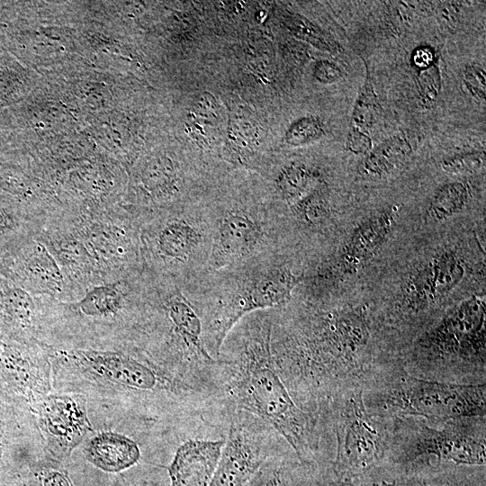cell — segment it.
<instances>
[{
  "instance_id": "6da1fadb",
  "label": "cell",
  "mask_w": 486,
  "mask_h": 486,
  "mask_svg": "<svg viewBox=\"0 0 486 486\" xmlns=\"http://www.w3.org/2000/svg\"><path fill=\"white\" fill-rule=\"evenodd\" d=\"M373 330L360 309L272 310V356L296 404L315 415L334 397L364 391L401 366L398 355L376 346Z\"/></svg>"
},
{
  "instance_id": "7a4b0ae2",
  "label": "cell",
  "mask_w": 486,
  "mask_h": 486,
  "mask_svg": "<svg viewBox=\"0 0 486 486\" xmlns=\"http://www.w3.org/2000/svg\"><path fill=\"white\" fill-rule=\"evenodd\" d=\"M53 390L84 395L107 417L158 419L187 390L185 382L134 346H48Z\"/></svg>"
},
{
  "instance_id": "3957f363",
  "label": "cell",
  "mask_w": 486,
  "mask_h": 486,
  "mask_svg": "<svg viewBox=\"0 0 486 486\" xmlns=\"http://www.w3.org/2000/svg\"><path fill=\"white\" fill-rule=\"evenodd\" d=\"M271 310L244 316L223 341L218 360L229 372L227 392L236 406L269 425L299 462L316 472L317 417L296 404L276 370L271 349Z\"/></svg>"
},
{
  "instance_id": "277c9868",
  "label": "cell",
  "mask_w": 486,
  "mask_h": 486,
  "mask_svg": "<svg viewBox=\"0 0 486 486\" xmlns=\"http://www.w3.org/2000/svg\"><path fill=\"white\" fill-rule=\"evenodd\" d=\"M289 256L285 250L263 254L232 266L208 269L181 284L200 315L205 348L215 360L244 316L291 302L304 273Z\"/></svg>"
},
{
  "instance_id": "5b68a950",
  "label": "cell",
  "mask_w": 486,
  "mask_h": 486,
  "mask_svg": "<svg viewBox=\"0 0 486 486\" xmlns=\"http://www.w3.org/2000/svg\"><path fill=\"white\" fill-rule=\"evenodd\" d=\"M320 431V486H356L364 473L387 461L392 418L369 413L363 391L345 392L316 413Z\"/></svg>"
},
{
  "instance_id": "8992f818",
  "label": "cell",
  "mask_w": 486,
  "mask_h": 486,
  "mask_svg": "<svg viewBox=\"0 0 486 486\" xmlns=\"http://www.w3.org/2000/svg\"><path fill=\"white\" fill-rule=\"evenodd\" d=\"M144 288L129 345L184 379L191 366L215 365L202 339L200 315L182 285L143 271Z\"/></svg>"
},
{
  "instance_id": "52a82bcc",
  "label": "cell",
  "mask_w": 486,
  "mask_h": 486,
  "mask_svg": "<svg viewBox=\"0 0 486 486\" xmlns=\"http://www.w3.org/2000/svg\"><path fill=\"white\" fill-rule=\"evenodd\" d=\"M401 363L425 380L486 383L485 301L472 297L446 311L408 345Z\"/></svg>"
},
{
  "instance_id": "ba28073f",
  "label": "cell",
  "mask_w": 486,
  "mask_h": 486,
  "mask_svg": "<svg viewBox=\"0 0 486 486\" xmlns=\"http://www.w3.org/2000/svg\"><path fill=\"white\" fill-rule=\"evenodd\" d=\"M137 215L144 272L183 284L210 269L212 232L202 202Z\"/></svg>"
},
{
  "instance_id": "9c48e42d",
  "label": "cell",
  "mask_w": 486,
  "mask_h": 486,
  "mask_svg": "<svg viewBox=\"0 0 486 486\" xmlns=\"http://www.w3.org/2000/svg\"><path fill=\"white\" fill-rule=\"evenodd\" d=\"M201 202L212 232L210 269L284 249L281 225L266 196L238 188Z\"/></svg>"
},
{
  "instance_id": "30bf717a",
  "label": "cell",
  "mask_w": 486,
  "mask_h": 486,
  "mask_svg": "<svg viewBox=\"0 0 486 486\" xmlns=\"http://www.w3.org/2000/svg\"><path fill=\"white\" fill-rule=\"evenodd\" d=\"M366 410L377 417L446 420L486 417V383L456 384L418 378L403 365L363 391Z\"/></svg>"
},
{
  "instance_id": "8fae6325",
  "label": "cell",
  "mask_w": 486,
  "mask_h": 486,
  "mask_svg": "<svg viewBox=\"0 0 486 486\" xmlns=\"http://www.w3.org/2000/svg\"><path fill=\"white\" fill-rule=\"evenodd\" d=\"M387 461L403 470L428 464L486 465V417L392 418Z\"/></svg>"
},
{
  "instance_id": "7c38bea8",
  "label": "cell",
  "mask_w": 486,
  "mask_h": 486,
  "mask_svg": "<svg viewBox=\"0 0 486 486\" xmlns=\"http://www.w3.org/2000/svg\"><path fill=\"white\" fill-rule=\"evenodd\" d=\"M48 455L68 464L74 450L94 432L86 398L53 391L29 408Z\"/></svg>"
},
{
  "instance_id": "4fadbf2b",
  "label": "cell",
  "mask_w": 486,
  "mask_h": 486,
  "mask_svg": "<svg viewBox=\"0 0 486 486\" xmlns=\"http://www.w3.org/2000/svg\"><path fill=\"white\" fill-rule=\"evenodd\" d=\"M52 369L46 346L0 338V400L29 410L53 392Z\"/></svg>"
},
{
  "instance_id": "5bb4252c",
  "label": "cell",
  "mask_w": 486,
  "mask_h": 486,
  "mask_svg": "<svg viewBox=\"0 0 486 486\" xmlns=\"http://www.w3.org/2000/svg\"><path fill=\"white\" fill-rule=\"evenodd\" d=\"M52 301L21 284H4L0 287V333L20 343L47 346Z\"/></svg>"
},
{
  "instance_id": "9a60e30c",
  "label": "cell",
  "mask_w": 486,
  "mask_h": 486,
  "mask_svg": "<svg viewBox=\"0 0 486 486\" xmlns=\"http://www.w3.org/2000/svg\"><path fill=\"white\" fill-rule=\"evenodd\" d=\"M45 453L29 410L0 400V482L19 476L31 461Z\"/></svg>"
},
{
  "instance_id": "2e32d148",
  "label": "cell",
  "mask_w": 486,
  "mask_h": 486,
  "mask_svg": "<svg viewBox=\"0 0 486 486\" xmlns=\"http://www.w3.org/2000/svg\"><path fill=\"white\" fill-rule=\"evenodd\" d=\"M234 418L209 486H247L268 458L263 453L255 418Z\"/></svg>"
},
{
  "instance_id": "e0dca14e",
  "label": "cell",
  "mask_w": 486,
  "mask_h": 486,
  "mask_svg": "<svg viewBox=\"0 0 486 486\" xmlns=\"http://www.w3.org/2000/svg\"><path fill=\"white\" fill-rule=\"evenodd\" d=\"M16 263L19 284L31 292L60 302L78 297L57 259L37 234L24 240Z\"/></svg>"
},
{
  "instance_id": "ac0fdd59",
  "label": "cell",
  "mask_w": 486,
  "mask_h": 486,
  "mask_svg": "<svg viewBox=\"0 0 486 486\" xmlns=\"http://www.w3.org/2000/svg\"><path fill=\"white\" fill-rule=\"evenodd\" d=\"M224 444L209 439L184 442L167 467L171 486H209Z\"/></svg>"
},
{
  "instance_id": "d6986e66",
  "label": "cell",
  "mask_w": 486,
  "mask_h": 486,
  "mask_svg": "<svg viewBox=\"0 0 486 486\" xmlns=\"http://www.w3.org/2000/svg\"><path fill=\"white\" fill-rule=\"evenodd\" d=\"M396 223V211L387 209L357 224L340 252V264L346 272H356L382 247Z\"/></svg>"
},
{
  "instance_id": "ffe728a7",
  "label": "cell",
  "mask_w": 486,
  "mask_h": 486,
  "mask_svg": "<svg viewBox=\"0 0 486 486\" xmlns=\"http://www.w3.org/2000/svg\"><path fill=\"white\" fill-rule=\"evenodd\" d=\"M86 459L99 470L122 472L135 465L140 458L138 444L128 436L112 431H94L84 441Z\"/></svg>"
},
{
  "instance_id": "44dd1931",
  "label": "cell",
  "mask_w": 486,
  "mask_h": 486,
  "mask_svg": "<svg viewBox=\"0 0 486 486\" xmlns=\"http://www.w3.org/2000/svg\"><path fill=\"white\" fill-rule=\"evenodd\" d=\"M365 72L352 110L346 136V148L356 155L364 156L374 148L371 130L382 111L367 67Z\"/></svg>"
},
{
  "instance_id": "7402d4cb",
  "label": "cell",
  "mask_w": 486,
  "mask_h": 486,
  "mask_svg": "<svg viewBox=\"0 0 486 486\" xmlns=\"http://www.w3.org/2000/svg\"><path fill=\"white\" fill-rule=\"evenodd\" d=\"M400 486H486V467L428 464L404 470Z\"/></svg>"
},
{
  "instance_id": "603a6c76",
  "label": "cell",
  "mask_w": 486,
  "mask_h": 486,
  "mask_svg": "<svg viewBox=\"0 0 486 486\" xmlns=\"http://www.w3.org/2000/svg\"><path fill=\"white\" fill-rule=\"evenodd\" d=\"M324 181L318 168L300 161H292L278 169L273 179L274 200L271 207L279 203L285 210L303 198Z\"/></svg>"
},
{
  "instance_id": "cb8c5ba5",
  "label": "cell",
  "mask_w": 486,
  "mask_h": 486,
  "mask_svg": "<svg viewBox=\"0 0 486 486\" xmlns=\"http://www.w3.org/2000/svg\"><path fill=\"white\" fill-rule=\"evenodd\" d=\"M413 151V142L407 134L392 136L364 156L357 166V175L365 179L381 178L405 161Z\"/></svg>"
},
{
  "instance_id": "d4e9b609",
  "label": "cell",
  "mask_w": 486,
  "mask_h": 486,
  "mask_svg": "<svg viewBox=\"0 0 486 486\" xmlns=\"http://www.w3.org/2000/svg\"><path fill=\"white\" fill-rule=\"evenodd\" d=\"M247 486H320L315 473L295 454L268 457Z\"/></svg>"
},
{
  "instance_id": "484cf974",
  "label": "cell",
  "mask_w": 486,
  "mask_h": 486,
  "mask_svg": "<svg viewBox=\"0 0 486 486\" xmlns=\"http://www.w3.org/2000/svg\"><path fill=\"white\" fill-rule=\"evenodd\" d=\"M68 464L46 453L31 461L20 474L23 486H75Z\"/></svg>"
},
{
  "instance_id": "4316f807",
  "label": "cell",
  "mask_w": 486,
  "mask_h": 486,
  "mask_svg": "<svg viewBox=\"0 0 486 486\" xmlns=\"http://www.w3.org/2000/svg\"><path fill=\"white\" fill-rule=\"evenodd\" d=\"M470 190L465 183L455 181L439 186L432 195L427 210V216L441 221L460 212L467 204Z\"/></svg>"
},
{
  "instance_id": "83f0119b",
  "label": "cell",
  "mask_w": 486,
  "mask_h": 486,
  "mask_svg": "<svg viewBox=\"0 0 486 486\" xmlns=\"http://www.w3.org/2000/svg\"><path fill=\"white\" fill-rule=\"evenodd\" d=\"M437 294L441 301L462 279V261L452 252H444L429 260Z\"/></svg>"
},
{
  "instance_id": "f1b7e54d",
  "label": "cell",
  "mask_w": 486,
  "mask_h": 486,
  "mask_svg": "<svg viewBox=\"0 0 486 486\" xmlns=\"http://www.w3.org/2000/svg\"><path fill=\"white\" fill-rule=\"evenodd\" d=\"M325 134L323 123L317 117L307 116L294 121L285 134V141L294 147L310 144Z\"/></svg>"
},
{
  "instance_id": "f546056e",
  "label": "cell",
  "mask_w": 486,
  "mask_h": 486,
  "mask_svg": "<svg viewBox=\"0 0 486 486\" xmlns=\"http://www.w3.org/2000/svg\"><path fill=\"white\" fill-rule=\"evenodd\" d=\"M291 28L298 37L310 41L318 48L332 53L343 51V48L338 42L310 22L304 21L302 17L294 16L291 22Z\"/></svg>"
},
{
  "instance_id": "4dcf8cb0",
  "label": "cell",
  "mask_w": 486,
  "mask_h": 486,
  "mask_svg": "<svg viewBox=\"0 0 486 486\" xmlns=\"http://www.w3.org/2000/svg\"><path fill=\"white\" fill-rule=\"evenodd\" d=\"M416 82L422 104L431 107L437 100L441 89V76L437 63L418 70Z\"/></svg>"
},
{
  "instance_id": "1f68e13d",
  "label": "cell",
  "mask_w": 486,
  "mask_h": 486,
  "mask_svg": "<svg viewBox=\"0 0 486 486\" xmlns=\"http://www.w3.org/2000/svg\"><path fill=\"white\" fill-rule=\"evenodd\" d=\"M485 165V152L475 150L455 154L446 158L441 162L442 169L454 175L472 174Z\"/></svg>"
},
{
  "instance_id": "d6a6232c",
  "label": "cell",
  "mask_w": 486,
  "mask_h": 486,
  "mask_svg": "<svg viewBox=\"0 0 486 486\" xmlns=\"http://www.w3.org/2000/svg\"><path fill=\"white\" fill-rule=\"evenodd\" d=\"M404 470L384 462L360 477L356 486H400Z\"/></svg>"
},
{
  "instance_id": "836d02e7",
  "label": "cell",
  "mask_w": 486,
  "mask_h": 486,
  "mask_svg": "<svg viewBox=\"0 0 486 486\" xmlns=\"http://www.w3.org/2000/svg\"><path fill=\"white\" fill-rule=\"evenodd\" d=\"M463 79L468 91L473 96L485 100L486 74L482 67L477 64L466 65L463 71Z\"/></svg>"
},
{
  "instance_id": "e575fe53",
  "label": "cell",
  "mask_w": 486,
  "mask_h": 486,
  "mask_svg": "<svg viewBox=\"0 0 486 486\" xmlns=\"http://www.w3.org/2000/svg\"><path fill=\"white\" fill-rule=\"evenodd\" d=\"M313 76L320 83L331 84L343 76L341 68L329 60H319L313 68Z\"/></svg>"
},
{
  "instance_id": "d590c367",
  "label": "cell",
  "mask_w": 486,
  "mask_h": 486,
  "mask_svg": "<svg viewBox=\"0 0 486 486\" xmlns=\"http://www.w3.org/2000/svg\"><path fill=\"white\" fill-rule=\"evenodd\" d=\"M22 223L42 226L41 223L32 220H18L10 212L0 208V238L14 233L21 227Z\"/></svg>"
},
{
  "instance_id": "8d00e7d4",
  "label": "cell",
  "mask_w": 486,
  "mask_h": 486,
  "mask_svg": "<svg viewBox=\"0 0 486 486\" xmlns=\"http://www.w3.org/2000/svg\"><path fill=\"white\" fill-rule=\"evenodd\" d=\"M436 62L435 53L429 47H418L413 51L412 64L417 70L428 68Z\"/></svg>"
},
{
  "instance_id": "74e56055",
  "label": "cell",
  "mask_w": 486,
  "mask_h": 486,
  "mask_svg": "<svg viewBox=\"0 0 486 486\" xmlns=\"http://www.w3.org/2000/svg\"><path fill=\"white\" fill-rule=\"evenodd\" d=\"M0 486H23L21 476L4 481L0 482Z\"/></svg>"
}]
</instances>
